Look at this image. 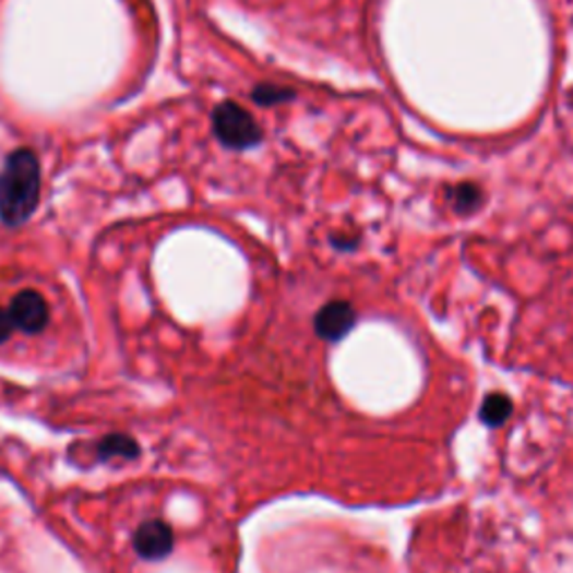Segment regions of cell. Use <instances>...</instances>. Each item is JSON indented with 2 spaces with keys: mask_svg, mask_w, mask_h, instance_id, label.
Masks as SVG:
<instances>
[{
  "mask_svg": "<svg viewBox=\"0 0 573 573\" xmlns=\"http://www.w3.org/2000/svg\"><path fill=\"white\" fill-rule=\"evenodd\" d=\"M40 166L32 151H14L0 168V219L10 227L23 225L38 206Z\"/></svg>",
  "mask_w": 573,
  "mask_h": 573,
  "instance_id": "obj_1",
  "label": "cell"
},
{
  "mask_svg": "<svg viewBox=\"0 0 573 573\" xmlns=\"http://www.w3.org/2000/svg\"><path fill=\"white\" fill-rule=\"evenodd\" d=\"M213 130L219 142H223L227 148H236V151L251 148L262 138L260 126L255 123L253 115L234 102H225L215 108Z\"/></svg>",
  "mask_w": 573,
  "mask_h": 573,
  "instance_id": "obj_2",
  "label": "cell"
},
{
  "mask_svg": "<svg viewBox=\"0 0 573 573\" xmlns=\"http://www.w3.org/2000/svg\"><path fill=\"white\" fill-rule=\"evenodd\" d=\"M10 319L25 334H38L50 321V307L38 291L25 289L10 302Z\"/></svg>",
  "mask_w": 573,
  "mask_h": 573,
  "instance_id": "obj_3",
  "label": "cell"
},
{
  "mask_svg": "<svg viewBox=\"0 0 573 573\" xmlns=\"http://www.w3.org/2000/svg\"><path fill=\"white\" fill-rule=\"evenodd\" d=\"M357 323V312L347 300H330L323 305L317 319H314V330L323 341H341L347 336V332L355 327Z\"/></svg>",
  "mask_w": 573,
  "mask_h": 573,
  "instance_id": "obj_4",
  "label": "cell"
},
{
  "mask_svg": "<svg viewBox=\"0 0 573 573\" xmlns=\"http://www.w3.org/2000/svg\"><path fill=\"white\" fill-rule=\"evenodd\" d=\"M132 545H135V551L144 560H162L172 551L175 545L172 528L162 520H148L138 528Z\"/></svg>",
  "mask_w": 573,
  "mask_h": 573,
  "instance_id": "obj_5",
  "label": "cell"
},
{
  "mask_svg": "<svg viewBox=\"0 0 573 573\" xmlns=\"http://www.w3.org/2000/svg\"><path fill=\"white\" fill-rule=\"evenodd\" d=\"M511 410H513V406H511L509 396L496 392V394H489L487 399H484L479 417L487 426H502L509 419Z\"/></svg>",
  "mask_w": 573,
  "mask_h": 573,
  "instance_id": "obj_6",
  "label": "cell"
},
{
  "mask_svg": "<svg viewBox=\"0 0 573 573\" xmlns=\"http://www.w3.org/2000/svg\"><path fill=\"white\" fill-rule=\"evenodd\" d=\"M138 455H140V446L126 434H110L99 444V457L102 459H112V457L135 459Z\"/></svg>",
  "mask_w": 573,
  "mask_h": 573,
  "instance_id": "obj_7",
  "label": "cell"
},
{
  "mask_svg": "<svg viewBox=\"0 0 573 573\" xmlns=\"http://www.w3.org/2000/svg\"><path fill=\"white\" fill-rule=\"evenodd\" d=\"M451 202L455 206L457 213H473L481 206L484 202V193L477 184H457L453 191H451Z\"/></svg>",
  "mask_w": 573,
  "mask_h": 573,
  "instance_id": "obj_8",
  "label": "cell"
},
{
  "mask_svg": "<svg viewBox=\"0 0 573 573\" xmlns=\"http://www.w3.org/2000/svg\"><path fill=\"white\" fill-rule=\"evenodd\" d=\"M289 97H291L289 91H285V87H276V85H260L258 91L253 93V99H255L258 104H264V106L283 102V99H289Z\"/></svg>",
  "mask_w": 573,
  "mask_h": 573,
  "instance_id": "obj_9",
  "label": "cell"
},
{
  "mask_svg": "<svg viewBox=\"0 0 573 573\" xmlns=\"http://www.w3.org/2000/svg\"><path fill=\"white\" fill-rule=\"evenodd\" d=\"M12 330H14V323L10 319V312H5L3 307H0V345L12 336Z\"/></svg>",
  "mask_w": 573,
  "mask_h": 573,
  "instance_id": "obj_10",
  "label": "cell"
}]
</instances>
